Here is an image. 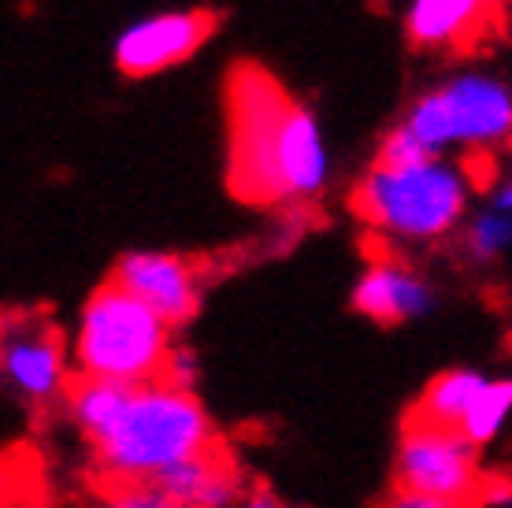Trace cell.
<instances>
[{
	"label": "cell",
	"mask_w": 512,
	"mask_h": 508,
	"mask_svg": "<svg viewBox=\"0 0 512 508\" xmlns=\"http://www.w3.org/2000/svg\"><path fill=\"white\" fill-rule=\"evenodd\" d=\"M349 301H353L360 316H368L372 323L397 327V323L427 316L431 305H435V290L401 256L383 253L364 267V275L357 279Z\"/></svg>",
	"instance_id": "10"
},
{
	"label": "cell",
	"mask_w": 512,
	"mask_h": 508,
	"mask_svg": "<svg viewBox=\"0 0 512 508\" xmlns=\"http://www.w3.org/2000/svg\"><path fill=\"white\" fill-rule=\"evenodd\" d=\"M383 508H461L446 501V497L423 494V490H409V486H394V494L386 497Z\"/></svg>",
	"instance_id": "19"
},
{
	"label": "cell",
	"mask_w": 512,
	"mask_h": 508,
	"mask_svg": "<svg viewBox=\"0 0 512 508\" xmlns=\"http://www.w3.org/2000/svg\"><path fill=\"white\" fill-rule=\"evenodd\" d=\"M112 282L134 293L141 305H149L171 327L190 323L201 308V271L179 253L141 249V253L119 256Z\"/></svg>",
	"instance_id": "9"
},
{
	"label": "cell",
	"mask_w": 512,
	"mask_h": 508,
	"mask_svg": "<svg viewBox=\"0 0 512 508\" xmlns=\"http://www.w3.org/2000/svg\"><path fill=\"white\" fill-rule=\"evenodd\" d=\"M494 212H505L512 216V178H501V182H490V204Z\"/></svg>",
	"instance_id": "21"
},
{
	"label": "cell",
	"mask_w": 512,
	"mask_h": 508,
	"mask_svg": "<svg viewBox=\"0 0 512 508\" xmlns=\"http://www.w3.org/2000/svg\"><path fill=\"white\" fill-rule=\"evenodd\" d=\"M104 508H182L160 483H112L101 490Z\"/></svg>",
	"instance_id": "17"
},
{
	"label": "cell",
	"mask_w": 512,
	"mask_h": 508,
	"mask_svg": "<svg viewBox=\"0 0 512 508\" xmlns=\"http://www.w3.org/2000/svg\"><path fill=\"white\" fill-rule=\"evenodd\" d=\"M431 149L423 145L416 134H412L405 123L394 127L379 141V156H375V164H386V167H412V164H423V160H431Z\"/></svg>",
	"instance_id": "18"
},
{
	"label": "cell",
	"mask_w": 512,
	"mask_h": 508,
	"mask_svg": "<svg viewBox=\"0 0 512 508\" xmlns=\"http://www.w3.org/2000/svg\"><path fill=\"white\" fill-rule=\"evenodd\" d=\"M490 8L487 0H412L405 34L416 49H464L483 34Z\"/></svg>",
	"instance_id": "11"
},
{
	"label": "cell",
	"mask_w": 512,
	"mask_h": 508,
	"mask_svg": "<svg viewBox=\"0 0 512 508\" xmlns=\"http://www.w3.org/2000/svg\"><path fill=\"white\" fill-rule=\"evenodd\" d=\"M475 182L468 167L431 156L412 167L372 164L353 186V212L386 242H442L464 223Z\"/></svg>",
	"instance_id": "3"
},
{
	"label": "cell",
	"mask_w": 512,
	"mask_h": 508,
	"mask_svg": "<svg viewBox=\"0 0 512 508\" xmlns=\"http://www.w3.org/2000/svg\"><path fill=\"white\" fill-rule=\"evenodd\" d=\"M487 382H490V375H483V371H475V368L442 371V375H435V379L423 386L420 401H416V408H412L409 416L461 431L464 420L472 416L479 394L487 390Z\"/></svg>",
	"instance_id": "13"
},
{
	"label": "cell",
	"mask_w": 512,
	"mask_h": 508,
	"mask_svg": "<svg viewBox=\"0 0 512 508\" xmlns=\"http://www.w3.org/2000/svg\"><path fill=\"white\" fill-rule=\"evenodd\" d=\"M331 160L320 123L260 64L227 78V190L245 204L294 208L316 201Z\"/></svg>",
	"instance_id": "1"
},
{
	"label": "cell",
	"mask_w": 512,
	"mask_h": 508,
	"mask_svg": "<svg viewBox=\"0 0 512 508\" xmlns=\"http://www.w3.org/2000/svg\"><path fill=\"white\" fill-rule=\"evenodd\" d=\"M171 331L175 327L164 323L153 308L108 279L78 312L71 360L86 379H108L123 386L160 382L175 353Z\"/></svg>",
	"instance_id": "4"
},
{
	"label": "cell",
	"mask_w": 512,
	"mask_h": 508,
	"mask_svg": "<svg viewBox=\"0 0 512 508\" xmlns=\"http://www.w3.org/2000/svg\"><path fill=\"white\" fill-rule=\"evenodd\" d=\"M4 379L26 405H52L71 390V353L49 319L19 316L4 327Z\"/></svg>",
	"instance_id": "7"
},
{
	"label": "cell",
	"mask_w": 512,
	"mask_h": 508,
	"mask_svg": "<svg viewBox=\"0 0 512 508\" xmlns=\"http://www.w3.org/2000/svg\"><path fill=\"white\" fill-rule=\"evenodd\" d=\"M512 249V216L505 212H494V208H483L479 216L464 227V253L479 260V264H490L498 260L501 253Z\"/></svg>",
	"instance_id": "16"
},
{
	"label": "cell",
	"mask_w": 512,
	"mask_h": 508,
	"mask_svg": "<svg viewBox=\"0 0 512 508\" xmlns=\"http://www.w3.org/2000/svg\"><path fill=\"white\" fill-rule=\"evenodd\" d=\"M130 390H134V386H123V382L78 375L64 397L67 416H71V423H75L78 431L86 434V442L93 445L108 427H112V420L119 416V408L127 405Z\"/></svg>",
	"instance_id": "14"
},
{
	"label": "cell",
	"mask_w": 512,
	"mask_h": 508,
	"mask_svg": "<svg viewBox=\"0 0 512 508\" xmlns=\"http://www.w3.org/2000/svg\"><path fill=\"white\" fill-rule=\"evenodd\" d=\"M487 4H494V8H498V4H501V0H487Z\"/></svg>",
	"instance_id": "23"
},
{
	"label": "cell",
	"mask_w": 512,
	"mask_h": 508,
	"mask_svg": "<svg viewBox=\"0 0 512 508\" xmlns=\"http://www.w3.org/2000/svg\"><path fill=\"white\" fill-rule=\"evenodd\" d=\"M164 382L179 386V390H190L193 382H197V360H193V353H186V349H175V353H171V360H167Z\"/></svg>",
	"instance_id": "20"
},
{
	"label": "cell",
	"mask_w": 512,
	"mask_h": 508,
	"mask_svg": "<svg viewBox=\"0 0 512 508\" xmlns=\"http://www.w3.org/2000/svg\"><path fill=\"white\" fill-rule=\"evenodd\" d=\"M167 494L175 497L182 508H231L242 497V479L234 460L212 445L201 457L186 460L179 468H171L160 479Z\"/></svg>",
	"instance_id": "12"
},
{
	"label": "cell",
	"mask_w": 512,
	"mask_h": 508,
	"mask_svg": "<svg viewBox=\"0 0 512 508\" xmlns=\"http://www.w3.org/2000/svg\"><path fill=\"white\" fill-rule=\"evenodd\" d=\"M216 445V431L193 390L145 382L127 394L112 427L93 442V471L104 486L160 483L167 471Z\"/></svg>",
	"instance_id": "2"
},
{
	"label": "cell",
	"mask_w": 512,
	"mask_h": 508,
	"mask_svg": "<svg viewBox=\"0 0 512 508\" xmlns=\"http://www.w3.org/2000/svg\"><path fill=\"white\" fill-rule=\"evenodd\" d=\"M509 416H512V379H490L461 431L468 434L475 445H487L505 431Z\"/></svg>",
	"instance_id": "15"
},
{
	"label": "cell",
	"mask_w": 512,
	"mask_h": 508,
	"mask_svg": "<svg viewBox=\"0 0 512 508\" xmlns=\"http://www.w3.org/2000/svg\"><path fill=\"white\" fill-rule=\"evenodd\" d=\"M219 30V15L212 8L164 12L153 19L127 26L116 41V67L130 78L160 75L167 67L190 60Z\"/></svg>",
	"instance_id": "8"
},
{
	"label": "cell",
	"mask_w": 512,
	"mask_h": 508,
	"mask_svg": "<svg viewBox=\"0 0 512 508\" xmlns=\"http://www.w3.org/2000/svg\"><path fill=\"white\" fill-rule=\"evenodd\" d=\"M242 508H279V505H275V501H271L268 494H253V497H245Z\"/></svg>",
	"instance_id": "22"
},
{
	"label": "cell",
	"mask_w": 512,
	"mask_h": 508,
	"mask_svg": "<svg viewBox=\"0 0 512 508\" xmlns=\"http://www.w3.org/2000/svg\"><path fill=\"white\" fill-rule=\"evenodd\" d=\"M405 127L442 156L446 149L487 153L512 141V93L498 78L461 75L423 93L405 115Z\"/></svg>",
	"instance_id": "5"
},
{
	"label": "cell",
	"mask_w": 512,
	"mask_h": 508,
	"mask_svg": "<svg viewBox=\"0 0 512 508\" xmlns=\"http://www.w3.org/2000/svg\"><path fill=\"white\" fill-rule=\"evenodd\" d=\"M397 486L446 497L453 505H483L487 471L479 464V445L464 431L409 416L397 442Z\"/></svg>",
	"instance_id": "6"
}]
</instances>
